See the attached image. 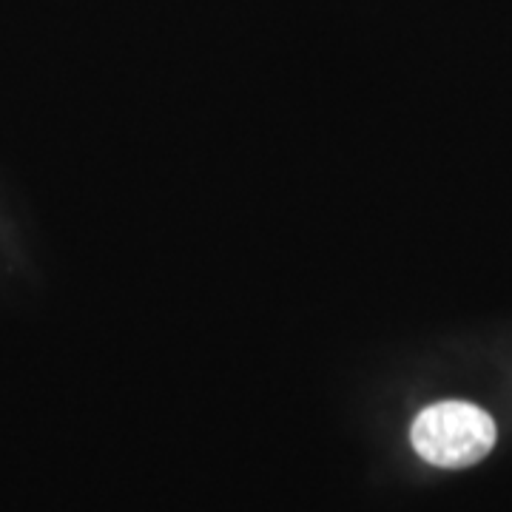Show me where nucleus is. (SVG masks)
I'll return each instance as SVG.
<instances>
[{
    "label": "nucleus",
    "mask_w": 512,
    "mask_h": 512,
    "mask_svg": "<svg viewBox=\"0 0 512 512\" xmlns=\"http://www.w3.org/2000/svg\"><path fill=\"white\" fill-rule=\"evenodd\" d=\"M410 439L424 461L458 470L478 464L493 450L495 421L476 404L441 402L421 410Z\"/></svg>",
    "instance_id": "1"
}]
</instances>
